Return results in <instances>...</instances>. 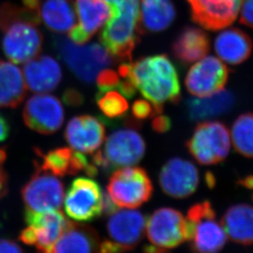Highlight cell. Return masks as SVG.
I'll use <instances>...</instances> for the list:
<instances>
[{"instance_id":"cell-33","label":"cell","mask_w":253,"mask_h":253,"mask_svg":"<svg viewBox=\"0 0 253 253\" xmlns=\"http://www.w3.org/2000/svg\"><path fill=\"white\" fill-rule=\"evenodd\" d=\"M132 113L137 119L144 120L158 115L154 106L149 101L138 99L132 106Z\"/></svg>"},{"instance_id":"cell-28","label":"cell","mask_w":253,"mask_h":253,"mask_svg":"<svg viewBox=\"0 0 253 253\" xmlns=\"http://www.w3.org/2000/svg\"><path fill=\"white\" fill-rule=\"evenodd\" d=\"M209 40L200 29L189 27L177 37L173 44L174 56L184 63L195 62L209 52Z\"/></svg>"},{"instance_id":"cell-37","label":"cell","mask_w":253,"mask_h":253,"mask_svg":"<svg viewBox=\"0 0 253 253\" xmlns=\"http://www.w3.org/2000/svg\"><path fill=\"white\" fill-rule=\"evenodd\" d=\"M23 250L18 244L8 239H0V253H22Z\"/></svg>"},{"instance_id":"cell-8","label":"cell","mask_w":253,"mask_h":253,"mask_svg":"<svg viewBox=\"0 0 253 253\" xmlns=\"http://www.w3.org/2000/svg\"><path fill=\"white\" fill-rule=\"evenodd\" d=\"M22 197L27 210H58L64 199V185L57 176L36 167V173L22 189Z\"/></svg>"},{"instance_id":"cell-22","label":"cell","mask_w":253,"mask_h":253,"mask_svg":"<svg viewBox=\"0 0 253 253\" xmlns=\"http://www.w3.org/2000/svg\"><path fill=\"white\" fill-rule=\"evenodd\" d=\"M99 246V236L93 228L70 221L52 253H94Z\"/></svg>"},{"instance_id":"cell-31","label":"cell","mask_w":253,"mask_h":253,"mask_svg":"<svg viewBox=\"0 0 253 253\" xmlns=\"http://www.w3.org/2000/svg\"><path fill=\"white\" fill-rule=\"evenodd\" d=\"M97 104L103 114L110 118L122 117L129 108L124 96L113 89L102 93L98 92Z\"/></svg>"},{"instance_id":"cell-1","label":"cell","mask_w":253,"mask_h":253,"mask_svg":"<svg viewBox=\"0 0 253 253\" xmlns=\"http://www.w3.org/2000/svg\"><path fill=\"white\" fill-rule=\"evenodd\" d=\"M118 74L154 106L158 114L163 113L165 103H177L180 99L179 76L167 56H149L123 63Z\"/></svg>"},{"instance_id":"cell-34","label":"cell","mask_w":253,"mask_h":253,"mask_svg":"<svg viewBox=\"0 0 253 253\" xmlns=\"http://www.w3.org/2000/svg\"><path fill=\"white\" fill-rule=\"evenodd\" d=\"M239 12L242 23L253 28V0H244Z\"/></svg>"},{"instance_id":"cell-6","label":"cell","mask_w":253,"mask_h":253,"mask_svg":"<svg viewBox=\"0 0 253 253\" xmlns=\"http://www.w3.org/2000/svg\"><path fill=\"white\" fill-rule=\"evenodd\" d=\"M107 191L118 208L134 209L150 199L153 186L145 169L126 167L115 170Z\"/></svg>"},{"instance_id":"cell-26","label":"cell","mask_w":253,"mask_h":253,"mask_svg":"<svg viewBox=\"0 0 253 253\" xmlns=\"http://www.w3.org/2000/svg\"><path fill=\"white\" fill-rule=\"evenodd\" d=\"M22 70L12 62L0 61V108H16L27 96Z\"/></svg>"},{"instance_id":"cell-9","label":"cell","mask_w":253,"mask_h":253,"mask_svg":"<svg viewBox=\"0 0 253 253\" xmlns=\"http://www.w3.org/2000/svg\"><path fill=\"white\" fill-rule=\"evenodd\" d=\"M145 232L148 241L159 253L177 248L186 241L185 219L173 208L156 210L146 223Z\"/></svg>"},{"instance_id":"cell-36","label":"cell","mask_w":253,"mask_h":253,"mask_svg":"<svg viewBox=\"0 0 253 253\" xmlns=\"http://www.w3.org/2000/svg\"><path fill=\"white\" fill-rule=\"evenodd\" d=\"M63 101L69 106H79L82 104L84 98L79 91L74 88H68L63 93Z\"/></svg>"},{"instance_id":"cell-23","label":"cell","mask_w":253,"mask_h":253,"mask_svg":"<svg viewBox=\"0 0 253 253\" xmlns=\"http://www.w3.org/2000/svg\"><path fill=\"white\" fill-rule=\"evenodd\" d=\"M253 43L249 36L239 29L221 31L215 41V50L223 62L240 64L251 54Z\"/></svg>"},{"instance_id":"cell-18","label":"cell","mask_w":253,"mask_h":253,"mask_svg":"<svg viewBox=\"0 0 253 253\" xmlns=\"http://www.w3.org/2000/svg\"><path fill=\"white\" fill-rule=\"evenodd\" d=\"M105 132L100 120L89 115H82L70 120L65 130V139L72 149L90 154L103 144Z\"/></svg>"},{"instance_id":"cell-27","label":"cell","mask_w":253,"mask_h":253,"mask_svg":"<svg viewBox=\"0 0 253 253\" xmlns=\"http://www.w3.org/2000/svg\"><path fill=\"white\" fill-rule=\"evenodd\" d=\"M38 14L46 27L57 33L69 32L77 22L72 0H44L40 2Z\"/></svg>"},{"instance_id":"cell-13","label":"cell","mask_w":253,"mask_h":253,"mask_svg":"<svg viewBox=\"0 0 253 253\" xmlns=\"http://www.w3.org/2000/svg\"><path fill=\"white\" fill-rule=\"evenodd\" d=\"M159 184L168 196L188 198L198 189L199 172L191 162L183 158H171L161 169Z\"/></svg>"},{"instance_id":"cell-44","label":"cell","mask_w":253,"mask_h":253,"mask_svg":"<svg viewBox=\"0 0 253 253\" xmlns=\"http://www.w3.org/2000/svg\"></svg>"},{"instance_id":"cell-42","label":"cell","mask_w":253,"mask_h":253,"mask_svg":"<svg viewBox=\"0 0 253 253\" xmlns=\"http://www.w3.org/2000/svg\"><path fill=\"white\" fill-rule=\"evenodd\" d=\"M238 183L246 189H253V175L244 177L243 179H239Z\"/></svg>"},{"instance_id":"cell-14","label":"cell","mask_w":253,"mask_h":253,"mask_svg":"<svg viewBox=\"0 0 253 253\" xmlns=\"http://www.w3.org/2000/svg\"><path fill=\"white\" fill-rule=\"evenodd\" d=\"M146 229L145 216L136 210H117L107 224L108 237L117 252L129 251L139 245Z\"/></svg>"},{"instance_id":"cell-19","label":"cell","mask_w":253,"mask_h":253,"mask_svg":"<svg viewBox=\"0 0 253 253\" xmlns=\"http://www.w3.org/2000/svg\"><path fill=\"white\" fill-rule=\"evenodd\" d=\"M185 219L186 240L196 253L220 252L227 242V234L222 225L215 220V215H207L196 220Z\"/></svg>"},{"instance_id":"cell-11","label":"cell","mask_w":253,"mask_h":253,"mask_svg":"<svg viewBox=\"0 0 253 253\" xmlns=\"http://www.w3.org/2000/svg\"><path fill=\"white\" fill-rule=\"evenodd\" d=\"M22 116L30 129L40 134H51L62 127L64 109L58 98L40 93L27 101Z\"/></svg>"},{"instance_id":"cell-41","label":"cell","mask_w":253,"mask_h":253,"mask_svg":"<svg viewBox=\"0 0 253 253\" xmlns=\"http://www.w3.org/2000/svg\"><path fill=\"white\" fill-rule=\"evenodd\" d=\"M22 2L24 4V7L38 12L39 5H40L41 0H22Z\"/></svg>"},{"instance_id":"cell-24","label":"cell","mask_w":253,"mask_h":253,"mask_svg":"<svg viewBox=\"0 0 253 253\" xmlns=\"http://www.w3.org/2000/svg\"><path fill=\"white\" fill-rule=\"evenodd\" d=\"M234 104V93L221 89L211 95L189 99L187 102V108L192 121L203 122L226 114L233 109Z\"/></svg>"},{"instance_id":"cell-20","label":"cell","mask_w":253,"mask_h":253,"mask_svg":"<svg viewBox=\"0 0 253 253\" xmlns=\"http://www.w3.org/2000/svg\"><path fill=\"white\" fill-rule=\"evenodd\" d=\"M79 23L68 32L71 41L84 43L106 24L112 16V9L103 0H77Z\"/></svg>"},{"instance_id":"cell-4","label":"cell","mask_w":253,"mask_h":253,"mask_svg":"<svg viewBox=\"0 0 253 253\" xmlns=\"http://www.w3.org/2000/svg\"><path fill=\"white\" fill-rule=\"evenodd\" d=\"M53 45L75 76L87 84L93 83L101 71L113 65V57L103 44H80L59 37L54 39Z\"/></svg>"},{"instance_id":"cell-16","label":"cell","mask_w":253,"mask_h":253,"mask_svg":"<svg viewBox=\"0 0 253 253\" xmlns=\"http://www.w3.org/2000/svg\"><path fill=\"white\" fill-rule=\"evenodd\" d=\"M36 154L42 159V163H36V167L45 171L50 172L57 177L74 175L84 171L88 176L94 177L98 169L81 152L69 148H59L43 154L40 149H36Z\"/></svg>"},{"instance_id":"cell-39","label":"cell","mask_w":253,"mask_h":253,"mask_svg":"<svg viewBox=\"0 0 253 253\" xmlns=\"http://www.w3.org/2000/svg\"><path fill=\"white\" fill-rule=\"evenodd\" d=\"M8 190V178L2 165L0 164V200L7 194Z\"/></svg>"},{"instance_id":"cell-43","label":"cell","mask_w":253,"mask_h":253,"mask_svg":"<svg viewBox=\"0 0 253 253\" xmlns=\"http://www.w3.org/2000/svg\"><path fill=\"white\" fill-rule=\"evenodd\" d=\"M206 181H207V184L209 188H213L215 186V176L211 172H208L206 174Z\"/></svg>"},{"instance_id":"cell-29","label":"cell","mask_w":253,"mask_h":253,"mask_svg":"<svg viewBox=\"0 0 253 253\" xmlns=\"http://www.w3.org/2000/svg\"><path fill=\"white\" fill-rule=\"evenodd\" d=\"M175 17V10L169 0H140V20L148 31H164Z\"/></svg>"},{"instance_id":"cell-12","label":"cell","mask_w":253,"mask_h":253,"mask_svg":"<svg viewBox=\"0 0 253 253\" xmlns=\"http://www.w3.org/2000/svg\"><path fill=\"white\" fill-rule=\"evenodd\" d=\"M229 78L226 66L217 57L205 56L189 69L185 85L192 95L207 97L221 90Z\"/></svg>"},{"instance_id":"cell-30","label":"cell","mask_w":253,"mask_h":253,"mask_svg":"<svg viewBox=\"0 0 253 253\" xmlns=\"http://www.w3.org/2000/svg\"><path fill=\"white\" fill-rule=\"evenodd\" d=\"M230 137L237 153L253 158V113L240 115L235 120Z\"/></svg>"},{"instance_id":"cell-40","label":"cell","mask_w":253,"mask_h":253,"mask_svg":"<svg viewBox=\"0 0 253 253\" xmlns=\"http://www.w3.org/2000/svg\"><path fill=\"white\" fill-rule=\"evenodd\" d=\"M10 127L7 121L0 114V143L7 139L9 135Z\"/></svg>"},{"instance_id":"cell-25","label":"cell","mask_w":253,"mask_h":253,"mask_svg":"<svg viewBox=\"0 0 253 253\" xmlns=\"http://www.w3.org/2000/svg\"><path fill=\"white\" fill-rule=\"evenodd\" d=\"M221 225L229 239L237 244H253V207L249 204L232 206L225 211Z\"/></svg>"},{"instance_id":"cell-2","label":"cell","mask_w":253,"mask_h":253,"mask_svg":"<svg viewBox=\"0 0 253 253\" xmlns=\"http://www.w3.org/2000/svg\"><path fill=\"white\" fill-rule=\"evenodd\" d=\"M40 23L38 12L27 7L11 3L0 7V29L4 32L2 49L11 62L25 63L41 53L43 36Z\"/></svg>"},{"instance_id":"cell-5","label":"cell","mask_w":253,"mask_h":253,"mask_svg":"<svg viewBox=\"0 0 253 253\" xmlns=\"http://www.w3.org/2000/svg\"><path fill=\"white\" fill-rule=\"evenodd\" d=\"M145 151L144 139L135 129H117L108 136L103 150L93 156L92 163L106 171L132 167L143 159Z\"/></svg>"},{"instance_id":"cell-15","label":"cell","mask_w":253,"mask_h":253,"mask_svg":"<svg viewBox=\"0 0 253 253\" xmlns=\"http://www.w3.org/2000/svg\"><path fill=\"white\" fill-rule=\"evenodd\" d=\"M25 220L35 234V245L41 253H52L56 242L68 226L70 220L58 210L33 211L27 210Z\"/></svg>"},{"instance_id":"cell-32","label":"cell","mask_w":253,"mask_h":253,"mask_svg":"<svg viewBox=\"0 0 253 253\" xmlns=\"http://www.w3.org/2000/svg\"><path fill=\"white\" fill-rule=\"evenodd\" d=\"M97 85H98L99 92H106V91L113 90L118 88L120 81L119 75L113 70L104 69L101 71L96 78Z\"/></svg>"},{"instance_id":"cell-21","label":"cell","mask_w":253,"mask_h":253,"mask_svg":"<svg viewBox=\"0 0 253 253\" xmlns=\"http://www.w3.org/2000/svg\"><path fill=\"white\" fill-rule=\"evenodd\" d=\"M27 88L34 93H45L54 90L62 80V69L49 56L36 57L23 67Z\"/></svg>"},{"instance_id":"cell-17","label":"cell","mask_w":253,"mask_h":253,"mask_svg":"<svg viewBox=\"0 0 253 253\" xmlns=\"http://www.w3.org/2000/svg\"><path fill=\"white\" fill-rule=\"evenodd\" d=\"M244 0H188L194 21L215 31L231 24L239 16Z\"/></svg>"},{"instance_id":"cell-7","label":"cell","mask_w":253,"mask_h":253,"mask_svg":"<svg viewBox=\"0 0 253 253\" xmlns=\"http://www.w3.org/2000/svg\"><path fill=\"white\" fill-rule=\"evenodd\" d=\"M231 137L225 125L219 122H202L187 141L189 153L202 165H216L229 155Z\"/></svg>"},{"instance_id":"cell-3","label":"cell","mask_w":253,"mask_h":253,"mask_svg":"<svg viewBox=\"0 0 253 253\" xmlns=\"http://www.w3.org/2000/svg\"><path fill=\"white\" fill-rule=\"evenodd\" d=\"M112 16L101 32L100 41L112 57L130 61L140 22V0H113Z\"/></svg>"},{"instance_id":"cell-10","label":"cell","mask_w":253,"mask_h":253,"mask_svg":"<svg viewBox=\"0 0 253 253\" xmlns=\"http://www.w3.org/2000/svg\"><path fill=\"white\" fill-rule=\"evenodd\" d=\"M103 192L98 183L80 177L72 182L65 197V211L71 219L88 221L103 213Z\"/></svg>"},{"instance_id":"cell-38","label":"cell","mask_w":253,"mask_h":253,"mask_svg":"<svg viewBox=\"0 0 253 253\" xmlns=\"http://www.w3.org/2000/svg\"><path fill=\"white\" fill-rule=\"evenodd\" d=\"M118 210V207L115 204L109 194L103 192V212L106 215H112L115 211Z\"/></svg>"},{"instance_id":"cell-35","label":"cell","mask_w":253,"mask_h":253,"mask_svg":"<svg viewBox=\"0 0 253 253\" xmlns=\"http://www.w3.org/2000/svg\"><path fill=\"white\" fill-rule=\"evenodd\" d=\"M152 127L154 131L159 134H163L168 132L171 128V121L169 117L162 115V113L156 115L152 122Z\"/></svg>"}]
</instances>
